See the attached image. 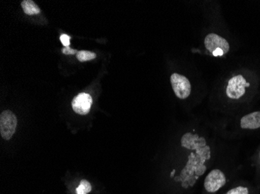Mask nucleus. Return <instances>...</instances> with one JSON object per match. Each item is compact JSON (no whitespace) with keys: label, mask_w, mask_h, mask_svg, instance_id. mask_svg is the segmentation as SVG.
I'll return each mask as SVG.
<instances>
[{"label":"nucleus","mask_w":260,"mask_h":194,"mask_svg":"<svg viewBox=\"0 0 260 194\" xmlns=\"http://www.w3.org/2000/svg\"><path fill=\"white\" fill-rule=\"evenodd\" d=\"M96 56L97 55L95 53L89 52V51H80V52L77 53V58L81 62H87V61L94 59Z\"/></svg>","instance_id":"10"},{"label":"nucleus","mask_w":260,"mask_h":194,"mask_svg":"<svg viewBox=\"0 0 260 194\" xmlns=\"http://www.w3.org/2000/svg\"><path fill=\"white\" fill-rule=\"evenodd\" d=\"M171 83L175 96L181 100H185L190 96L192 87L189 80L180 74L174 73L171 76Z\"/></svg>","instance_id":"5"},{"label":"nucleus","mask_w":260,"mask_h":194,"mask_svg":"<svg viewBox=\"0 0 260 194\" xmlns=\"http://www.w3.org/2000/svg\"><path fill=\"white\" fill-rule=\"evenodd\" d=\"M92 190V186L90 183L86 179H82L80 181V185L77 188V194H87Z\"/></svg>","instance_id":"11"},{"label":"nucleus","mask_w":260,"mask_h":194,"mask_svg":"<svg viewBox=\"0 0 260 194\" xmlns=\"http://www.w3.org/2000/svg\"><path fill=\"white\" fill-rule=\"evenodd\" d=\"M21 7L27 15L32 16L40 14V8L32 0H23L21 3Z\"/></svg>","instance_id":"9"},{"label":"nucleus","mask_w":260,"mask_h":194,"mask_svg":"<svg viewBox=\"0 0 260 194\" xmlns=\"http://www.w3.org/2000/svg\"><path fill=\"white\" fill-rule=\"evenodd\" d=\"M240 126L242 129L255 130L260 128V111L245 115L241 119Z\"/></svg>","instance_id":"8"},{"label":"nucleus","mask_w":260,"mask_h":194,"mask_svg":"<svg viewBox=\"0 0 260 194\" xmlns=\"http://www.w3.org/2000/svg\"><path fill=\"white\" fill-rule=\"evenodd\" d=\"M62 53L64 55H74L75 53H77V51L75 49H72L70 48V47H64L62 50Z\"/></svg>","instance_id":"14"},{"label":"nucleus","mask_w":260,"mask_h":194,"mask_svg":"<svg viewBox=\"0 0 260 194\" xmlns=\"http://www.w3.org/2000/svg\"><path fill=\"white\" fill-rule=\"evenodd\" d=\"M60 41L64 47H70V37L67 34H62L60 36Z\"/></svg>","instance_id":"13"},{"label":"nucleus","mask_w":260,"mask_h":194,"mask_svg":"<svg viewBox=\"0 0 260 194\" xmlns=\"http://www.w3.org/2000/svg\"><path fill=\"white\" fill-rule=\"evenodd\" d=\"M225 175L220 169H214L209 173L204 180V188L210 193L218 191L226 184Z\"/></svg>","instance_id":"6"},{"label":"nucleus","mask_w":260,"mask_h":194,"mask_svg":"<svg viewBox=\"0 0 260 194\" xmlns=\"http://www.w3.org/2000/svg\"><path fill=\"white\" fill-rule=\"evenodd\" d=\"M249 87V83L242 75L232 77L228 83L226 94L232 100H239L245 95L246 87Z\"/></svg>","instance_id":"4"},{"label":"nucleus","mask_w":260,"mask_h":194,"mask_svg":"<svg viewBox=\"0 0 260 194\" xmlns=\"http://www.w3.org/2000/svg\"><path fill=\"white\" fill-rule=\"evenodd\" d=\"M93 100L87 93H82L77 95L72 101L73 110L80 115H86L90 112Z\"/></svg>","instance_id":"7"},{"label":"nucleus","mask_w":260,"mask_h":194,"mask_svg":"<svg viewBox=\"0 0 260 194\" xmlns=\"http://www.w3.org/2000/svg\"><path fill=\"white\" fill-rule=\"evenodd\" d=\"M204 45L207 50L215 57L225 55L230 50V45L228 41L217 33H209L205 37Z\"/></svg>","instance_id":"2"},{"label":"nucleus","mask_w":260,"mask_h":194,"mask_svg":"<svg viewBox=\"0 0 260 194\" xmlns=\"http://www.w3.org/2000/svg\"><path fill=\"white\" fill-rule=\"evenodd\" d=\"M17 119L10 110H5L0 115V133L4 139H11L17 128Z\"/></svg>","instance_id":"3"},{"label":"nucleus","mask_w":260,"mask_h":194,"mask_svg":"<svg viewBox=\"0 0 260 194\" xmlns=\"http://www.w3.org/2000/svg\"><path fill=\"white\" fill-rule=\"evenodd\" d=\"M226 194H249V190L245 186H239L228 191Z\"/></svg>","instance_id":"12"},{"label":"nucleus","mask_w":260,"mask_h":194,"mask_svg":"<svg viewBox=\"0 0 260 194\" xmlns=\"http://www.w3.org/2000/svg\"><path fill=\"white\" fill-rule=\"evenodd\" d=\"M259 157H260V153H259Z\"/></svg>","instance_id":"15"},{"label":"nucleus","mask_w":260,"mask_h":194,"mask_svg":"<svg viewBox=\"0 0 260 194\" xmlns=\"http://www.w3.org/2000/svg\"><path fill=\"white\" fill-rule=\"evenodd\" d=\"M181 144L183 148L192 150V152L179 177L175 180L179 181L184 189H188L192 187L197 179L207 170L205 163L210 159V148L204 138L190 132L182 136Z\"/></svg>","instance_id":"1"}]
</instances>
